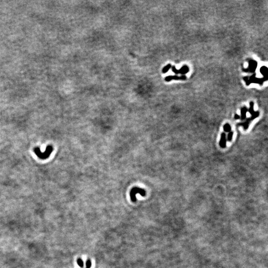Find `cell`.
Returning a JSON list of instances; mask_svg holds the SVG:
<instances>
[{
    "instance_id": "3",
    "label": "cell",
    "mask_w": 268,
    "mask_h": 268,
    "mask_svg": "<svg viewBox=\"0 0 268 268\" xmlns=\"http://www.w3.org/2000/svg\"><path fill=\"white\" fill-rule=\"evenodd\" d=\"M259 116V112H254L252 115V116L248 118L246 122L243 123L241 124H240V125L242 126L243 127L244 129L245 130H247L248 127H249V125L250 124V122H251L252 121H253L254 119H255L256 118H257L258 116Z\"/></svg>"
},
{
    "instance_id": "10",
    "label": "cell",
    "mask_w": 268,
    "mask_h": 268,
    "mask_svg": "<svg viewBox=\"0 0 268 268\" xmlns=\"http://www.w3.org/2000/svg\"><path fill=\"white\" fill-rule=\"evenodd\" d=\"M170 64H169V65H167L166 66H165V67H164V68H163V70H162V72H163V73H166V72L169 70V69H170Z\"/></svg>"
},
{
    "instance_id": "7",
    "label": "cell",
    "mask_w": 268,
    "mask_h": 268,
    "mask_svg": "<svg viewBox=\"0 0 268 268\" xmlns=\"http://www.w3.org/2000/svg\"><path fill=\"white\" fill-rule=\"evenodd\" d=\"M77 264H78V265L79 266V267H80V268H84V262H83V260H82L81 258H78V259H77Z\"/></svg>"
},
{
    "instance_id": "8",
    "label": "cell",
    "mask_w": 268,
    "mask_h": 268,
    "mask_svg": "<svg viewBox=\"0 0 268 268\" xmlns=\"http://www.w3.org/2000/svg\"><path fill=\"white\" fill-rule=\"evenodd\" d=\"M85 265H86V268H91L92 267V262H91V260L90 259H87L86 263H85Z\"/></svg>"
},
{
    "instance_id": "1",
    "label": "cell",
    "mask_w": 268,
    "mask_h": 268,
    "mask_svg": "<svg viewBox=\"0 0 268 268\" xmlns=\"http://www.w3.org/2000/svg\"><path fill=\"white\" fill-rule=\"evenodd\" d=\"M137 194H140L143 197H145L146 195V192L144 189H142L139 187H134L131 190L130 192V197L132 202H135L137 201L136 195Z\"/></svg>"
},
{
    "instance_id": "5",
    "label": "cell",
    "mask_w": 268,
    "mask_h": 268,
    "mask_svg": "<svg viewBox=\"0 0 268 268\" xmlns=\"http://www.w3.org/2000/svg\"><path fill=\"white\" fill-rule=\"evenodd\" d=\"M247 111V109L246 107H244L243 108L241 109V120H244L245 118H246V112Z\"/></svg>"
},
{
    "instance_id": "9",
    "label": "cell",
    "mask_w": 268,
    "mask_h": 268,
    "mask_svg": "<svg viewBox=\"0 0 268 268\" xmlns=\"http://www.w3.org/2000/svg\"><path fill=\"white\" fill-rule=\"evenodd\" d=\"M233 132H229V133L228 134V136H227V140L229 142H231L232 139V137H233Z\"/></svg>"
},
{
    "instance_id": "2",
    "label": "cell",
    "mask_w": 268,
    "mask_h": 268,
    "mask_svg": "<svg viewBox=\"0 0 268 268\" xmlns=\"http://www.w3.org/2000/svg\"><path fill=\"white\" fill-rule=\"evenodd\" d=\"M52 151H53V148L51 146H47V147L45 151L46 152H41L40 150H39V148H35V150H34L37 155L39 158L42 159L47 158L50 155V154L51 153Z\"/></svg>"
},
{
    "instance_id": "4",
    "label": "cell",
    "mask_w": 268,
    "mask_h": 268,
    "mask_svg": "<svg viewBox=\"0 0 268 268\" xmlns=\"http://www.w3.org/2000/svg\"><path fill=\"white\" fill-rule=\"evenodd\" d=\"M226 145V135L225 133H223L221 135V139L219 142V146L222 148H225Z\"/></svg>"
},
{
    "instance_id": "6",
    "label": "cell",
    "mask_w": 268,
    "mask_h": 268,
    "mask_svg": "<svg viewBox=\"0 0 268 268\" xmlns=\"http://www.w3.org/2000/svg\"><path fill=\"white\" fill-rule=\"evenodd\" d=\"M224 130L226 132H230L231 131V126L229 124H226L224 126Z\"/></svg>"
},
{
    "instance_id": "11",
    "label": "cell",
    "mask_w": 268,
    "mask_h": 268,
    "mask_svg": "<svg viewBox=\"0 0 268 268\" xmlns=\"http://www.w3.org/2000/svg\"><path fill=\"white\" fill-rule=\"evenodd\" d=\"M249 112H250V113L251 115H252L255 112L253 109V102H251V103H250V108L249 110Z\"/></svg>"
},
{
    "instance_id": "12",
    "label": "cell",
    "mask_w": 268,
    "mask_h": 268,
    "mask_svg": "<svg viewBox=\"0 0 268 268\" xmlns=\"http://www.w3.org/2000/svg\"><path fill=\"white\" fill-rule=\"evenodd\" d=\"M234 118H235V119H239V118H240V117L239 116V115H237V114H236V115H235Z\"/></svg>"
}]
</instances>
